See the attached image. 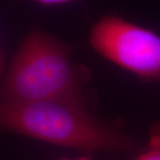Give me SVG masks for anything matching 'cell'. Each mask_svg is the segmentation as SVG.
Listing matches in <instances>:
<instances>
[{"label": "cell", "mask_w": 160, "mask_h": 160, "mask_svg": "<svg viewBox=\"0 0 160 160\" xmlns=\"http://www.w3.org/2000/svg\"><path fill=\"white\" fill-rule=\"evenodd\" d=\"M73 47L44 29L26 35L1 85V104L69 100L86 103L90 70L75 63Z\"/></svg>", "instance_id": "1"}, {"label": "cell", "mask_w": 160, "mask_h": 160, "mask_svg": "<svg viewBox=\"0 0 160 160\" xmlns=\"http://www.w3.org/2000/svg\"><path fill=\"white\" fill-rule=\"evenodd\" d=\"M0 123L5 131L86 154L128 152L136 146L131 136L94 118L86 103L77 101L1 104Z\"/></svg>", "instance_id": "2"}, {"label": "cell", "mask_w": 160, "mask_h": 160, "mask_svg": "<svg viewBox=\"0 0 160 160\" xmlns=\"http://www.w3.org/2000/svg\"><path fill=\"white\" fill-rule=\"evenodd\" d=\"M89 45L109 62L147 82L160 83V35L109 14L93 24Z\"/></svg>", "instance_id": "3"}, {"label": "cell", "mask_w": 160, "mask_h": 160, "mask_svg": "<svg viewBox=\"0 0 160 160\" xmlns=\"http://www.w3.org/2000/svg\"><path fill=\"white\" fill-rule=\"evenodd\" d=\"M133 160H160V120L149 127L148 142Z\"/></svg>", "instance_id": "4"}, {"label": "cell", "mask_w": 160, "mask_h": 160, "mask_svg": "<svg viewBox=\"0 0 160 160\" xmlns=\"http://www.w3.org/2000/svg\"><path fill=\"white\" fill-rule=\"evenodd\" d=\"M44 6H58V5H63L68 4L70 2H73L75 0H33Z\"/></svg>", "instance_id": "5"}, {"label": "cell", "mask_w": 160, "mask_h": 160, "mask_svg": "<svg viewBox=\"0 0 160 160\" xmlns=\"http://www.w3.org/2000/svg\"><path fill=\"white\" fill-rule=\"evenodd\" d=\"M62 160H92L91 158L87 157V156H82L79 158H63Z\"/></svg>", "instance_id": "6"}]
</instances>
